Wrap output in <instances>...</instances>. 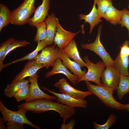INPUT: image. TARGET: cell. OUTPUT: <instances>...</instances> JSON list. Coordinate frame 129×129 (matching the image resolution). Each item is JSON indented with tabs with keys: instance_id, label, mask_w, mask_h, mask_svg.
Listing matches in <instances>:
<instances>
[{
	"instance_id": "17",
	"label": "cell",
	"mask_w": 129,
	"mask_h": 129,
	"mask_svg": "<svg viewBox=\"0 0 129 129\" xmlns=\"http://www.w3.org/2000/svg\"><path fill=\"white\" fill-rule=\"evenodd\" d=\"M57 18L53 13L48 15L45 22L47 26V36L45 39L48 45H52L57 28Z\"/></svg>"
},
{
	"instance_id": "16",
	"label": "cell",
	"mask_w": 129,
	"mask_h": 129,
	"mask_svg": "<svg viewBox=\"0 0 129 129\" xmlns=\"http://www.w3.org/2000/svg\"><path fill=\"white\" fill-rule=\"evenodd\" d=\"M59 55L63 65L79 78L82 77L86 73V70L81 69V67L78 63L71 60L62 50L59 49Z\"/></svg>"
},
{
	"instance_id": "6",
	"label": "cell",
	"mask_w": 129,
	"mask_h": 129,
	"mask_svg": "<svg viewBox=\"0 0 129 129\" xmlns=\"http://www.w3.org/2000/svg\"><path fill=\"white\" fill-rule=\"evenodd\" d=\"M0 111L6 122L26 124L36 129H40L38 126L34 125L28 119L26 116L27 111L21 108L18 107L17 111L11 110L7 108L0 100Z\"/></svg>"
},
{
	"instance_id": "28",
	"label": "cell",
	"mask_w": 129,
	"mask_h": 129,
	"mask_svg": "<svg viewBox=\"0 0 129 129\" xmlns=\"http://www.w3.org/2000/svg\"><path fill=\"white\" fill-rule=\"evenodd\" d=\"M117 117L114 114H112L109 116L108 120L105 123L102 124H99L95 122H93L95 129H108L114 124L117 120Z\"/></svg>"
},
{
	"instance_id": "2",
	"label": "cell",
	"mask_w": 129,
	"mask_h": 129,
	"mask_svg": "<svg viewBox=\"0 0 129 129\" xmlns=\"http://www.w3.org/2000/svg\"><path fill=\"white\" fill-rule=\"evenodd\" d=\"M86 87L91 94L97 96L101 101L108 107L118 110L129 112V104H122L117 101L113 95L114 91L103 83L94 85L89 81H86Z\"/></svg>"
},
{
	"instance_id": "7",
	"label": "cell",
	"mask_w": 129,
	"mask_h": 129,
	"mask_svg": "<svg viewBox=\"0 0 129 129\" xmlns=\"http://www.w3.org/2000/svg\"><path fill=\"white\" fill-rule=\"evenodd\" d=\"M55 44L46 47L38 54L34 59L38 63L43 64L48 69L50 66L53 67L57 58L59 57V50Z\"/></svg>"
},
{
	"instance_id": "11",
	"label": "cell",
	"mask_w": 129,
	"mask_h": 129,
	"mask_svg": "<svg viewBox=\"0 0 129 129\" xmlns=\"http://www.w3.org/2000/svg\"><path fill=\"white\" fill-rule=\"evenodd\" d=\"M41 88L52 93L57 97V102L69 106L71 107H87V101L84 99L75 98L66 94L59 93L51 91L44 87Z\"/></svg>"
},
{
	"instance_id": "12",
	"label": "cell",
	"mask_w": 129,
	"mask_h": 129,
	"mask_svg": "<svg viewBox=\"0 0 129 129\" xmlns=\"http://www.w3.org/2000/svg\"><path fill=\"white\" fill-rule=\"evenodd\" d=\"M54 86L59 89L60 92L78 98L84 99L91 94L89 91H81L75 88L70 85L64 78L61 79L54 84Z\"/></svg>"
},
{
	"instance_id": "1",
	"label": "cell",
	"mask_w": 129,
	"mask_h": 129,
	"mask_svg": "<svg viewBox=\"0 0 129 129\" xmlns=\"http://www.w3.org/2000/svg\"><path fill=\"white\" fill-rule=\"evenodd\" d=\"M27 112L31 111L35 113H40L50 110L57 112L63 119V123L66 119L72 116L75 113L74 108L45 98L33 100L27 102L22 103L18 106Z\"/></svg>"
},
{
	"instance_id": "26",
	"label": "cell",
	"mask_w": 129,
	"mask_h": 129,
	"mask_svg": "<svg viewBox=\"0 0 129 129\" xmlns=\"http://www.w3.org/2000/svg\"><path fill=\"white\" fill-rule=\"evenodd\" d=\"M36 27L37 31L34 41L37 42L45 39L47 37V32L46 24L45 21L38 24Z\"/></svg>"
},
{
	"instance_id": "13",
	"label": "cell",
	"mask_w": 129,
	"mask_h": 129,
	"mask_svg": "<svg viewBox=\"0 0 129 129\" xmlns=\"http://www.w3.org/2000/svg\"><path fill=\"white\" fill-rule=\"evenodd\" d=\"M50 8V0H42V4L36 9L33 16L29 19L28 23L31 26L36 27L44 22Z\"/></svg>"
},
{
	"instance_id": "20",
	"label": "cell",
	"mask_w": 129,
	"mask_h": 129,
	"mask_svg": "<svg viewBox=\"0 0 129 129\" xmlns=\"http://www.w3.org/2000/svg\"><path fill=\"white\" fill-rule=\"evenodd\" d=\"M129 57L121 56L118 54L114 60L113 66L121 76H129Z\"/></svg>"
},
{
	"instance_id": "19",
	"label": "cell",
	"mask_w": 129,
	"mask_h": 129,
	"mask_svg": "<svg viewBox=\"0 0 129 129\" xmlns=\"http://www.w3.org/2000/svg\"><path fill=\"white\" fill-rule=\"evenodd\" d=\"M96 3L94 0V4L92 9L90 13L87 15L81 14L79 16V20H84L85 22L88 23L90 25L89 33L92 32L95 27L100 22H102V20L99 19L97 9L96 7Z\"/></svg>"
},
{
	"instance_id": "8",
	"label": "cell",
	"mask_w": 129,
	"mask_h": 129,
	"mask_svg": "<svg viewBox=\"0 0 129 129\" xmlns=\"http://www.w3.org/2000/svg\"><path fill=\"white\" fill-rule=\"evenodd\" d=\"M80 31L74 33L65 30L62 27L57 19V29L54 39V44L59 49L62 50Z\"/></svg>"
},
{
	"instance_id": "34",
	"label": "cell",
	"mask_w": 129,
	"mask_h": 129,
	"mask_svg": "<svg viewBox=\"0 0 129 129\" xmlns=\"http://www.w3.org/2000/svg\"><path fill=\"white\" fill-rule=\"evenodd\" d=\"M7 124V128L8 129H24L23 124L14 122H6Z\"/></svg>"
},
{
	"instance_id": "4",
	"label": "cell",
	"mask_w": 129,
	"mask_h": 129,
	"mask_svg": "<svg viewBox=\"0 0 129 129\" xmlns=\"http://www.w3.org/2000/svg\"><path fill=\"white\" fill-rule=\"evenodd\" d=\"M83 59L88 70L82 77L78 78L77 83L87 81L94 82L98 85L102 84L100 79L102 72L106 67L103 61L100 60L94 64L91 61L87 55L84 56Z\"/></svg>"
},
{
	"instance_id": "14",
	"label": "cell",
	"mask_w": 129,
	"mask_h": 129,
	"mask_svg": "<svg viewBox=\"0 0 129 129\" xmlns=\"http://www.w3.org/2000/svg\"><path fill=\"white\" fill-rule=\"evenodd\" d=\"M44 67L43 64L38 63L34 59L29 60L21 72L16 75L11 83L19 81L27 77H31L36 74L38 70Z\"/></svg>"
},
{
	"instance_id": "21",
	"label": "cell",
	"mask_w": 129,
	"mask_h": 129,
	"mask_svg": "<svg viewBox=\"0 0 129 129\" xmlns=\"http://www.w3.org/2000/svg\"><path fill=\"white\" fill-rule=\"evenodd\" d=\"M37 43V45L36 48L32 52L21 58L16 59L6 64L3 63L2 65L0 67V71H1L4 68L12 64L26 60H30L34 59L35 57L38 54V52L48 45V44L45 39L38 42Z\"/></svg>"
},
{
	"instance_id": "29",
	"label": "cell",
	"mask_w": 129,
	"mask_h": 129,
	"mask_svg": "<svg viewBox=\"0 0 129 129\" xmlns=\"http://www.w3.org/2000/svg\"><path fill=\"white\" fill-rule=\"evenodd\" d=\"M30 91V84L19 90L15 94L14 97L17 102L25 100L29 96Z\"/></svg>"
},
{
	"instance_id": "36",
	"label": "cell",
	"mask_w": 129,
	"mask_h": 129,
	"mask_svg": "<svg viewBox=\"0 0 129 129\" xmlns=\"http://www.w3.org/2000/svg\"><path fill=\"white\" fill-rule=\"evenodd\" d=\"M5 122H6L5 120L3 117L0 118V129H6L4 125V124Z\"/></svg>"
},
{
	"instance_id": "32",
	"label": "cell",
	"mask_w": 129,
	"mask_h": 129,
	"mask_svg": "<svg viewBox=\"0 0 129 129\" xmlns=\"http://www.w3.org/2000/svg\"><path fill=\"white\" fill-rule=\"evenodd\" d=\"M122 10L121 20L119 24L122 27H125L127 28L129 37V11L126 8H124Z\"/></svg>"
},
{
	"instance_id": "15",
	"label": "cell",
	"mask_w": 129,
	"mask_h": 129,
	"mask_svg": "<svg viewBox=\"0 0 129 129\" xmlns=\"http://www.w3.org/2000/svg\"><path fill=\"white\" fill-rule=\"evenodd\" d=\"M58 73H61L65 75L73 84H76L78 77L75 75L72 74L62 64L59 57L56 60L52 69L47 72L45 77L46 78H49Z\"/></svg>"
},
{
	"instance_id": "31",
	"label": "cell",
	"mask_w": 129,
	"mask_h": 129,
	"mask_svg": "<svg viewBox=\"0 0 129 129\" xmlns=\"http://www.w3.org/2000/svg\"><path fill=\"white\" fill-rule=\"evenodd\" d=\"M12 38H10L5 42L2 43L0 46V66L2 65L5 58L6 49L10 45L14 40Z\"/></svg>"
},
{
	"instance_id": "22",
	"label": "cell",
	"mask_w": 129,
	"mask_h": 129,
	"mask_svg": "<svg viewBox=\"0 0 129 129\" xmlns=\"http://www.w3.org/2000/svg\"><path fill=\"white\" fill-rule=\"evenodd\" d=\"M122 10L115 8L113 5L109 6L103 16L106 20L114 25L119 24L121 21Z\"/></svg>"
},
{
	"instance_id": "9",
	"label": "cell",
	"mask_w": 129,
	"mask_h": 129,
	"mask_svg": "<svg viewBox=\"0 0 129 129\" xmlns=\"http://www.w3.org/2000/svg\"><path fill=\"white\" fill-rule=\"evenodd\" d=\"M38 74L37 73L29 78L28 79L30 83V91L29 96L25 100V102L43 98L51 100L57 99V98L56 96L49 95L41 90L38 83Z\"/></svg>"
},
{
	"instance_id": "30",
	"label": "cell",
	"mask_w": 129,
	"mask_h": 129,
	"mask_svg": "<svg viewBox=\"0 0 129 129\" xmlns=\"http://www.w3.org/2000/svg\"><path fill=\"white\" fill-rule=\"evenodd\" d=\"M30 43L26 40L15 39L7 48L5 58L11 51L16 48L21 47H24L29 44Z\"/></svg>"
},
{
	"instance_id": "33",
	"label": "cell",
	"mask_w": 129,
	"mask_h": 129,
	"mask_svg": "<svg viewBox=\"0 0 129 129\" xmlns=\"http://www.w3.org/2000/svg\"><path fill=\"white\" fill-rule=\"evenodd\" d=\"M119 54L121 56H129V42L128 40L124 42L120 47Z\"/></svg>"
},
{
	"instance_id": "27",
	"label": "cell",
	"mask_w": 129,
	"mask_h": 129,
	"mask_svg": "<svg viewBox=\"0 0 129 129\" xmlns=\"http://www.w3.org/2000/svg\"><path fill=\"white\" fill-rule=\"evenodd\" d=\"M97 5V10L99 19L103 17L104 13L107 9L113 5L112 0H95Z\"/></svg>"
},
{
	"instance_id": "3",
	"label": "cell",
	"mask_w": 129,
	"mask_h": 129,
	"mask_svg": "<svg viewBox=\"0 0 129 129\" xmlns=\"http://www.w3.org/2000/svg\"><path fill=\"white\" fill-rule=\"evenodd\" d=\"M35 0H24L19 7L12 11L10 23L21 26L28 23L32 14L36 9Z\"/></svg>"
},
{
	"instance_id": "5",
	"label": "cell",
	"mask_w": 129,
	"mask_h": 129,
	"mask_svg": "<svg viewBox=\"0 0 129 129\" xmlns=\"http://www.w3.org/2000/svg\"><path fill=\"white\" fill-rule=\"evenodd\" d=\"M102 28L101 25L99 26L97 33L94 42L92 43H82L81 46L83 49L90 50L96 54L102 59L106 67L113 66L114 60L106 51L100 41V37Z\"/></svg>"
},
{
	"instance_id": "10",
	"label": "cell",
	"mask_w": 129,
	"mask_h": 129,
	"mask_svg": "<svg viewBox=\"0 0 129 129\" xmlns=\"http://www.w3.org/2000/svg\"><path fill=\"white\" fill-rule=\"evenodd\" d=\"M106 67L102 72L101 77L103 84L114 91L116 90L121 75L113 66Z\"/></svg>"
},
{
	"instance_id": "23",
	"label": "cell",
	"mask_w": 129,
	"mask_h": 129,
	"mask_svg": "<svg viewBox=\"0 0 129 129\" xmlns=\"http://www.w3.org/2000/svg\"><path fill=\"white\" fill-rule=\"evenodd\" d=\"M29 82L28 79H23L14 83L8 84L4 90V94L8 98L14 97L16 92L26 86Z\"/></svg>"
},
{
	"instance_id": "35",
	"label": "cell",
	"mask_w": 129,
	"mask_h": 129,
	"mask_svg": "<svg viewBox=\"0 0 129 129\" xmlns=\"http://www.w3.org/2000/svg\"><path fill=\"white\" fill-rule=\"evenodd\" d=\"M75 125V121L74 119H72L70 120L68 123L65 124L63 123L62 124L60 129H73L74 126Z\"/></svg>"
},
{
	"instance_id": "37",
	"label": "cell",
	"mask_w": 129,
	"mask_h": 129,
	"mask_svg": "<svg viewBox=\"0 0 129 129\" xmlns=\"http://www.w3.org/2000/svg\"><path fill=\"white\" fill-rule=\"evenodd\" d=\"M128 7L129 8V5L128 6Z\"/></svg>"
},
{
	"instance_id": "24",
	"label": "cell",
	"mask_w": 129,
	"mask_h": 129,
	"mask_svg": "<svg viewBox=\"0 0 129 129\" xmlns=\"http://www.w3.org/2000/svg\"><path fill=\"white\" fill-rule=\"evenodd\" d=\"M12 12L6 5L0 4V32L5 27L10 23Z\"/></svg>"
},
{
	"instance_id": "25",
	"label": "cell",
	"mask_w": 129,
	"mask_h": 129,
	"mask_svg": "<svg viewBox=\"0 0 129 129\" xmlns=\"http://www.w3.org/2000/svg\"><path fill=\"white\" fill-rule=\"evenodd\" d=\"M117 90L118 97L121 100L124 96L129 92V76H120Z\"/></svg>"
},
{
	"instance_id": "18",
	"label": "cell",
	"mask_w": 129,
	"mask_h": 129,
	"mask_svg": "<svg viewBox=\"0 0 129 129\" xmlns=\"http://www.w3.org/2000/svg\"><path fill=\"white\" fill-rule=\"evenodd\" d=\"M62 50L69 58L73 59L81 67L86 66L85 63L81 57L75 40H72Z\"/></svg>"
}]
</instances>
